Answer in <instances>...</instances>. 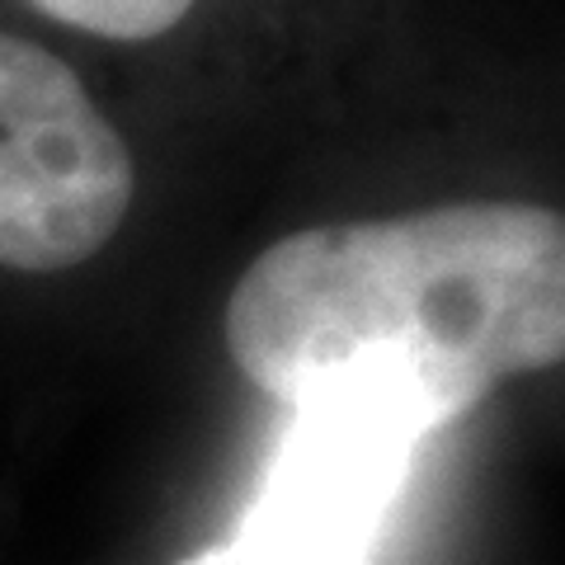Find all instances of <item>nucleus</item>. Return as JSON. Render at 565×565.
I'll use <instances>...</instances> for the list:
<instances>
[{
    "label": "nucleus",
    "instance_id": "nucleus-1",
    "mask_svg": "<svg viewBox=\"0 0 565 565\" xmlns=\"http://www.w3.org/2000/svg\"><path fill=\"white\" fill-rule=\"evenodd\" d=\"M226 353L288 411L377 392L419 434L565 353V222L448 203L274 241L226 302Z\"/></svg>",
    "mask_w": 565,
    "mask_h": 565
},
{
    "label": "nucleus",
    "instance_id": "nucleus-2",
    "mask_svg": "<svg viewBox=\"0 0 565 565\" xmlns=\"http://www.w3.org/2000/svg\"><path fill=\"white\" fill-rule=\"evenodd\" d=\"M132 151L57 52L0 29V264L62 274L132 212Z\"/></svg>",
    "mask_w": 565,
    "mask_h": 565
},
{
    "label": "nucleus",
    "instance_id": "nucleus-3",
    "mask_svg": "<svg viewBox=\"0 0 565 565\" xmlns=\"http://www.w3.org/2000/svg\"><path fill=\"white\" fill-rule=\"evenodd\" d=\"M29 6L66 29L95 33V39L147 43L170 33L174 24H184V14L199 0H29Z\"/></svg>",
    "mask_w": 565,
    "mask_h": 565
}]
</instances>
